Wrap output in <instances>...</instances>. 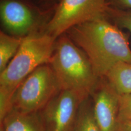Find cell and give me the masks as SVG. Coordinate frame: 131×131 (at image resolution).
I'll use <instances>...</instances> for the list:
<instances>
[{
    "label": "cell",
    "mask_w": 131,
    "mask_h": 131,
    "mask_svg": "<svg viewBox=\"0 0 131 131\" xmlns=\"http://www.w3.org/2000/svg\"><path fill=\"white\" fill-rule=\"evenodd\" d=\"M106 17L87 21L67 31L68 37L89 59L99 78L105 77L117 63H131L127 37Z\"/></svg>",
    "instance_id": "cell-1"
},
{
    "label": "cell",
    "mask_w": 131,
    "mask_h": 131,
    "mask_svg": "<svg viewBox=\"0 0 131 131\" xmlns=\"http://www.w3.org/2000/svg\"><path fill=\"white\" fill-rule=\"evenodd\" d=\"M49 64L61 90H72L91 96L101 78L84 52L65 35L56 41Z\"/></svg>",
    "instance_id": "cell-2"
},
{
    "label": "cell",
    "mask_w": 131,
    "mask_h": 131,
    "mask_svg": "<svg viewBox=\"0 0 131 131\" xmlns=\"http://www.w3.org/2000/svg\"><path fill=\"white\" fill-rule=\"evenodd\" d=\"M57 39L46 32H33L24 37L17 53L0 72V86L18 89L22 82L41 66L49 64Z\"/></svg>",
    "instance_id": "cell-3"
},
{
    "label": "cell",
    "mask_w": 131,
    "mask_h": 131,
    "mask_svg": "<svg viewBox=\"0 0 131 131\" xmlns=\"http://www.w3.org/2000/svg\"><path fill=\"white\" fill-rule=\"evenodd\" d=\"M61 91L50 64L42 65L30 73L16 89L12 109L26 114L39 112Z\"/></svg>",
    "instance_id": "cell-4"
},
{
    "label": "cell",
    "mask_w": 131,
    "mask_h": 131,
    "mask_svg": "<svg viewBox=\"0 0 131 131\" xmlns=\"http://www.w3.org/2000/svg\"><path fill=\"white\" fill-rule=\"evenodd\" d=\"M106 0H61L45 32L55 39L75 26L107 16Z\"/></svg>",
    "instance_id": "cell-5"
},
{
    "label": "cell",
    "mask_w": 131,
    "mask_h": 131,
    "mask_svg": "<svg viewBox=\"0 0 131 131\" xmlns=\"http://www.w3.org/2000/svg\"><path fill=\"white\" fill-rule=\"evenodd\" d=\"M89 96L72 91L61 90L40 111L46 131H73L80 104Z\"/></svg>",
    "instance_id": "cell-6"
},
{
    "label": "cell",
    "mask_w": 131,
    "mask_h": 131,
    "mask_svg": "<svg viewBox=\"0 0 131 131\" xmlns=\"http://www.w3.org/2000/svg\"><path fill=\"white\" fill-rule=\"evenodd\" d=\"M101 78L91 95L94 118L100 131H115L118 122L119 95Z\"/></svg>",
    "instance_id": "cell-7"
},
{
    "label": "cell",
    "mask_w": 131,
    "mask_h": 131,
    "mask_svg": "<svg viewBox=\"0 0 131 131\" xmlns=\"http://www.w3.org/2000/svg\"><path fill=\"white\" fill-rule=\"evenodd\" d=\"M0 16L3 26L12 35L25 37L33 33L35 15L26 3L19 0H2Z\"/></svg>",
    "instance_id": "cell-8"
},
{
    "label": "cell",
    "mask_w": 131,
    "mask_h": 131,
    "mask_svg": "<svg viewBox=\"0 0 131 131\" xmlns=\"http://www.w3.org/2000/svg\"><path fill=\"white\" fill-rule=\"evenodd\" d=\"M4 131H46L40 113L26 114L12 109L1 122Z\"/></svg>",
    "instance_id": "cell-9"
},
{
    "label": "cell",
    "mask_w": 131,
    "mask_h": 131,
    "mask_svg": "<svg viewBox=\"0 0 131 131\" xmlns=\"http://www.w3.org/2000/svg\"><path fill=\"white\" fill-rule=\"evenodd\" d=\"M104 78L119 95L131 93V63H117Z\"/></svg>",
    "instance_id": "cell-10"
},
{
    "label": "cell",
    "mask_w": 131,
    "mask_h": 131,
    "mask_svg": "<svg viewBox=\"0 0 131 131\" xmlns=\"http://www.w3.org/2000/svg\"><path fill=\"white\" fill-rule=\"evenodd\" d=\"M24 37L0 32V72L7 66L19 50Z\"/></svg>",
    "instance_id": "cell-11"
},
{
    "label": "cell",
    "mask_w": 131,
    "mask_h": 131,
    "mask_svg": "<svg viewBox=\"0 0 131 131\" xmlns=\"http://www.w3.org/2000/svg\"><path fill=\"white\" fill-rule=\"evenodd\" d=\"M73 131H100L94 118L91 96L80 104Z\"/></svg>",
    "instance_id": "cell-12"
},
{
    "label": "cell",
    "mask_w": 131,
    "mask_h": 131,
    "mask_svg": "<svg viewBox=\"0 0 131 131\" xmlns=\"http://www.w3.org/2000/svg\"><path fill=\"white\" fill-rule=\"evenodd\" d=\"M16 89L10 87L0 86V121L13 108V98Z\"/></svg>",
    "instance_id": "cell-13"
},
{
    "label": "cell",
    "mask_w": 131,
    "mask_h": 131,
    "mask_svg": "<svg viewBox=\"0 0 131 131\" xmlns=\"http://www.w3.org/2000/svg\"><path fill=\"white\" fill-rule=\"evenodd\" d=\"M107 16L112 17L115 22H116L121 27L126 29L131 33V11L124 10L110 7L107 9Z\"/></svg>",
    "instance_id": "cell-14"
},
{
    "label": "cell",
    "mask_w": 131,
    "mask_h": 131,
    "mask_svg": "<svg viewBox=\"0 0 131 131\" xmlns=\"http://www.w3.org/2000/svg\"><path fill=\"white\" fill-rule=\"evenodd\" d=\"M119 121H131V93L119 95L118 122Z\"/></svg>",
    "instance_id": "cell-15"
},
{
    "label": "cell",
    "mask_w": 131,
    "mask_h": 131,
    "mask_svg": "<svg viewBox=\"0 0 131 131\" xmlns=\"http://www.w3.org/2000/svg\"><path fill=\"white\" fill-rule=\"evenodd\" d=\"M107 4L112 5L114 8L131 11V0H106Z\"/></svg>",
    "instance_id": "cell-16"
},
{
    "label": "cell",
    "mask_w": 131,
    "mask_h": 131,
    "mask_svg": "<svg viewBox=\"0 0 131 131\" xmlns=\"http://www.w3.org/2000/svg\"><path fill=\"white\" fill-rule=\"evenodd\" d=\"M115 131H131V121L118 122Z\"/></svg>",
    "instance_id": "cell-17"
},
{
    "label": "cell",
    "mask_w": 131,
    "mask_h": 131,
    "mask_svg": "<svg viewBox=\"0 0 131 131\" xmlns=\"http://www.w3.org/2000/svg\"><path fill=\"white\" fill-rule=\"evenodd\" d=\"M0 131H4V129H3V128L1 126V128H0Z\"/></svg>",
    "instance_id": "cell-18"
}]
</instances>
